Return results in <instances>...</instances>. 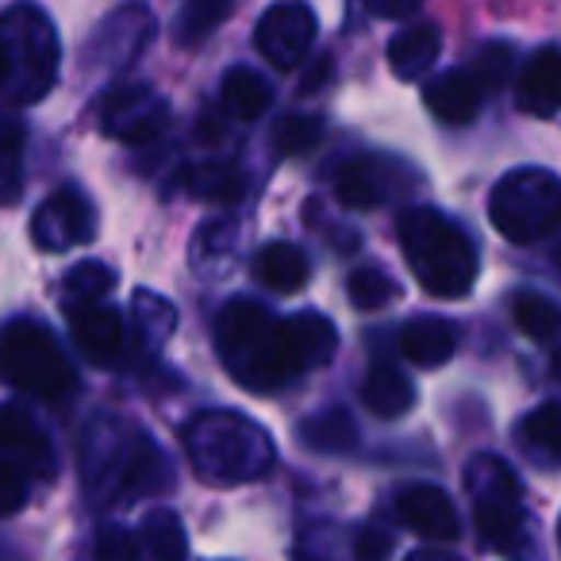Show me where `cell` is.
Returning <instances> with one entry per match:
<instances>
[{
  "mask_svg": "<svg viewBox=\"0 0 561 561\" xmlns=\"http://www.w3.org/2000/svg\"><path fill=\"white\" fill-rule=\"evenodd\" d=\"M397 239L423 293L438 300H461L477 280V247L438 208H404L397 216Z\"/></svg>",
  "mask_w": 561,
  "mask_h": 561,
  "instance_id": "cell-1",
  "label": "cell"
},
{
  "mask_svg": "<svg viewBox=\"0 0 561 561\" xmlns=\"http://www.w3.org/2000/svg\"><path fill=\"white\" fill-rule=\"evenodd\" d=\"M58 78V35L47 12L16 4L0 16V93L12 104H35Z\"/></svg>",
  "mask_w": 561,
  "mask_h": 561,
  "instance_id": "cell-2",
  "label": "cell"
},
{
  "mask_svg": "<svg viewBox=\"0 0 561 561\" xmlns=\"http://www.w3.org/2000/svg\"><path fill=\"white\" fill-rule=\"evenodd\" d=\"M185 450L196 473L216 484L254 481L273 461L270 435L234 412H208L188 423Z\"/></svg>",
  "mask_w": 561,
  "mask_h": 561,
  "instance_id": "cell-3",
  "label": "cell"
},
{
  "mask_svg": "<svg viewBox=\"0 0 561 561\" xmlns=\"http://www.w3.org/2000/svg\"><path fill=\"white\" fill-rule=\"evenodd\" d=\"M280 320L254 300H231L216 320V346L231 377L250 392H273L289 381L277 343Z\"/></svg>",
  "mask_w": 561,
  "mask_h": 561,
  "instance_id": "cell-4",
  "label": "cell"
},
{
  "mask_svg": "<svg viewBox=\"0 0 561 561\" xmlns=\"http://www.w3.org/2000/svg\"><path fill=\"white\" fill-rule=\"evenodd\" d=\"M0 381L47 404H58L78 389L70 358L55 331L39 320H12L0 328Z\"/></svg>",
  "mask_w": 561,
  "mask_h": 561,
  "instance_id": "cell-5",
  "label": "cell"
},
{
  "mask_svg": "<svg viewBox=\"0 0 561 561\" xmlns=\"http://www.w3.org/2000/svg\"><path fill=\"white\" fill-rule=\"evenodd\" d=\"M489 219L507 242H538L561 227V178L523 165L496 181Z\"/></svg>",
  "mask_w": 561,
  "mask_h": 561,
  "instance_id": "cell-6",
  "label": "cell"
},
{
  "mask_svg": "<svg viewBox=\"0 0 561 561\" xmlns=\"http://www.w3.org/2000/svg\"><path fill=\"white\" fill-rule=\"evenodd\" d=\"M466 489L473 496L477 530L489 546L496 550H515L527 530V512H523V489L519 477L492 454L473 458L466 469Z\"/></svg>",
  "mask_w": 561,
  "mask_h": 561,
  "instance_id": "cell-7",
  "label": "cell"
},
{
  "mask_svg": "<svg viewBox=\"0 0 561 561\" xmlns=\"http://www.w3.org/2000/svg\"><path fill=\"white\" fill-rule=\"evenodd\" d=\"M254 43L265 62L277 70H293L305 62V55L316 43V12L308 4H270L254 27Z\"/></svg>",
  "mask_w": 561,
  "mask_h": 561,
  "instance_id": "cell-8",
  "label": "cell"
},
{
  "mask_svg": "<svg viewBox=\"0 0 561 561\" xmlns=\"http://www.w3.org/2000/svg\"><path fill=\"white\" fill-rule=\"evenodd\" d=\"M93 234H96V211H93V204L85 201V193L73 185H66V188H58L55 196H47L32 219L35 247L50 250V254L81 247V242H89Z\"/></svg>",
  "mask_w": 561,
  "mask_h": 561,
  "instance_id": "cell-9",
  "label": "cell"
},
{
  "mask_svg": "<svg viewBox=\"0 0 561 561\" xmlns=\"http://www.w3.org/2000/svg\"><path fill=\"white\" fill-rule=\"evenodd\" d=\"M0 458L16 466L24 477H39V481H50L58 473L50 438L43 435L35 415L20 404H0Z\"/></svg>",
  "mask_w": 561,
  "mask_h": 561,
  "instance_id": "cell-10",
  "label": "cell"
},
{
  "mask_svg": "<svg viewBox=\"0 0 561 561\" xmlns=\"http://www.w3.org/2000/svg\"><path fill=\"white\" fill-rule=\"evenodd\" d=\"M101 119L112 139L147 142L165 127L170 108H165V101L150 85H119L116 93H108V101H104Z\"/></svg>",
  "mask_w": 561,
  "mask_h": 561,
  "instance_id": "cell-11",
  "label": "cell"
},
{
  "mask_svg": "<svg viewBox=\"0 0 561 561\" xmlns=\"http://www.w3.org/2000/svg\"><path fill=\"white\" fill-rule=\"evenodd\" d=\"M277 343H280V366H285V374H289V381H293V377L308 374V369L328 366L339 346V331L328 316L297 312V316H289V320H280Z\"/></svg>",
  "mask_w": 561,
  "mask_h": 561,
  "instance_id": "cell-12",
  "label": "cell"
},
{
  "mask_svg": "<svg viewBox=\"0 0 561 561\" xmlns=\"http://www.w3.org/2000/svg\"><path fill=\"white\" fill-rule=\"evenodd\" d=\"M400 181H404V170L389 158L377 154H362L351 158V162L339 165L335 173V196L346 208H377V204H389L392 196L400 193Z\"/></svg>",
  "mask_w": 561,
  "mask_h": 561,
  "instance_id": "cell-13",
  "label": "cell"
},
{
  "mask_svg": "<svg viewBox=\"0 0 561 561\" xmlns=\"http://www.w3.org/2000/svg\"><path fill=\"white\" fill-rule=\"evenodd\" d=\"M397 519L431 542H454L461 535L454 500L435 484H408L397 496Z\"/></svg>",
  "mask_w": 561,
  "mask_h": 561,
  "instance_id": "cell-14",
  "label": "cell"
},
{
  "mask_svg": "<svg viewBox=\"0 0 561 561\" xmlns=\"http://www.w3.org/2000/svg\"><path fill=\"white\" fill-rule=\"evenodd\" d=\"M484 85L477 81V73L469 66L461 70H446L423 89V104L431 108V116H438L443 124H469L477 119V112L484 108Z\"/></svg>",
  "mask_w": 561,
  "mask_h": 561,
  "instance_id": "cell-15",
  "label": "cell"
},
{
  "mask_svg": "<svg viewBox=\"0 0 561 561\" xmlns=\"http://www.w3.org/2000/svg\"><path fill=\"white\" fill-rule=\"evenodd\" d=\"M70 331L78 351L93 366H112L119 358V351H124V320H119V312H112L104 305L70 308Z\"/></svg>",
  "mask_w": 561,
  "mask_h": 561,
  "instance_id": "cell-16",
  "label": "cell"
},
{
  "mask_svg": "<svg viewBox=\"0 0 561 561\" xmlns=\"http://www.w3.org/2000/svg\"><path fill=\"white\" fill-rule=\"evenodd\" d=\"M515 104L527 116H558L561 112V47L535 50L519 73L515 85Z\"/></svg>",
  "mask_w": 561,
  "mask_h": 561,
  "instance_id": "cell-17",
  "label": "cell"
},
{
  "mask_svg": "<svg viewBox=\"0 0 561 561\" xmlns=\"http://www.w3.org/2000/svg\"><path fill=\"white\" fill-rule=\"evenodd\" d=\"M400 351L412 366L435 369L450 362L454 351H458V328L450 320H438V316H420L400 331Z\"/></svg>",
  "mask_w": 561,
  "mask_h": 561,
  "instance_id": "cell-18",
  "label": "cell"
},
{
  "mask_svg": "<svg viewBox=\"0 0 561 561\" xmlns=\"http://www.w3.org/2000/svg\"><path fill=\"white\" fill-rule=\"evenodd\" d=\"M438 47H443V35L435 24H412L404 32L392 35L389 43V66L400 81H415L435 66Z\"/></svg>",
  "mask_w": 561,
  "mask_h": 561,
  "instance_id": "cell-19",
  "label": "cell"
},
{
  "mask_svg": "<svg viewBox=\"0 0 561 561\" xmlns=\"http://www.w3.org/2000/svg\"><path fill=\"white\" fill-rule=\"evenodd\" d=\"M362 400L377 420H400L404 412H412L415 389L400 369L392 366H374L362 381Z\"/></svg>",
  "mask_w": 561,
  "mask_h": 561,
  "instance_id": "cell-20",
  "label": "cell"
},
{
  "mask_svg": "<svg viewBox=\"0 0 561 561\" xmlns=\"http://www.w3.org/2000/svg\"><path fill=\"white\" fill-rule=\"evenodd\" d=\"M254 270L273 293H300L308 285V277H312L308 254L300 247H289V242H270V247H262Z\"/></svg>",
  "mask_w": 561,
  "mask_h": 561,
  "instance_id": "cell-21",
  "label": "cell"
},
{
  "mask_svg": "<svg viewBox=\"0 0 561 561\" xmlns=\"http://www.w3.org/2000/svg\"><path fill=\"white\" fill-rule=\"evenodd\" d=\"M270 101H273L270 81H265L257 70H250V66H234V70L224 78V104L239 119H257L265 108H270Z\"/></svg>",
  "mask_w": 561,
  "mask_h": 561,
  "instance_id": "cell-22",
  "label": "cell"
},
{
  "mask_svg": "<svg viewBox=\"0 0 561 561\" xmlns=\"http://www.w3.org/2000/svg\"><path fill=\"white\" fill-rule=\"evenodd\" d=\"M142 550L150 561H185L188 558V535L173 512H150L142 523Z\"/></svg>",
  "mask_w": 561,
  "mask_h": 561,
  "instance_id": "cell-23",
  "label": "cell"
},
{
  "mask_svg": "<svg viewBox=\"0 0 561 561\" xmlns=\"http://www.w3.org/2000/svg\"><path fill=\"white\" fill-rule=\"evenodd\" d=\"M300 443H305L308 450L343 454L358 443V427H354V420L343 408H335V412H323V415H316V420H308L305 427H300Z\"/></svg>",
  "mask_w": 561,
  "mask_h": 561,
  "instance_id": "cell-24",
  "label": "cell"
},
{
  "mask_svg": "<svg viewBox=\"0 0 561 561\" xmlns=\"http://www.w3.org/2000/svg\"><path fill=\"white\" fill-rule=\"evenodd\" d=\"M512 320L527 339H553L561 331V308L542 293H515L512 297Z\"/></svg>",
  "mask_w": 561,
  "mask_h": 561,
  "instance_id": "cell-25",
  "label": "cell"
},
{
  "mask_svg": "<svg viewBox=\"0 0 561 561\" xmlns=\"http://www.w3.org/2000/svg\"><path fill=\"white\" fill-rule=\"evenodd\" d=\"M346 293H351V305L358 308V312H381V308L400 300V285L385 270H377V265L354 270L351 280H346Z\"/></svg>",
  "mask_w": 561,
  "mask_h": 561,
  "instance_id": "cell-26",
  "label": "cell"
},
{
  "mask_svg": "<svg viewBox=\"0 0 561 561\" xmlns=\"http://www.w3.org/2000/svg\"><path fill=\"white\" fill-rule=\"evenodd\" d=\"M185 185L193 196L211 204H234L247 193V178L231 165H196V170L185 173Z\"/></svg>",
  "mask_w": 561,
  "mask_h": 561,
  "instance_id": "cell-27",
  "label": "cell"
},
{
  "mask_svg": "<svg viewBox=\"0 0 561 561\" xmlns=\"http://www.w3.org/2000/svg\"><path fill=\"white\" fill-rule=\"evenodd\" d=\"M116 285V273L108 270L104 262H81L66 273V305L70 308H89L101 305L104 297Z\"/></svg>",
  "mask_w": 561,
  "mask_h": 561,
  "instance_id": "cell-28",
  "label": "cell"
},
{
  "mask_svg": "<svg viewBox=\"0 0 561 561\" xmlns=\"http://www.w3.org/2000/svg\"><path fill=\"white\" fill-rule=\"evenodd\" d=\"M227 16H231V4H224V0H193V4L181 9L178 24H173V39H178L181 47H201V43L216 32L219 20H227Z\"/></svg>",
  "mask_w": 561,
  "mask_h": 561,
  "instance_id": "cell-29",
  "label": "cell"
},
{
  "mask_svg": "<svg viewBox=\"0 0 561 561\" xmlns=\"http://www.w3.org/2000/svg\"><path fill=\"white\" fill-rule=\"evenodd\" d=\"M24 127L16 119L0 116V204L20 196V165H24Z\"/></svg>",
  "mask_w": 561,
  "mask_h": 561,
  "instance_id": "cell-30",
  "label": "cell"
},
{
  "mask_svg": "<svg viewBox=\"0 0 561 561\" xmlns=\"http://www.w3.org/2000/svg\"><path fill=\"white\" fill-rule=\"evenodd\" d=\"M523 446L546 454V458H561V400L535 408L523 420Z\"/></svg>",
  "mask_w": 561,
  "mask_h": 561,
  "instance_id": "cell-31",
  "label": "cell"
},
{
  "mask_svg": "<svg viewBox=\"0 0 561 561\" xmlns=\"http://www.w3.org/2000/svg\"><path fill=\"white\" fill-rule=\"evenodd\" d=\"M323 139V119L320 116H285L273 127V150L285 158L308 154L312 147H320Z\"/></svg>",
  "mask_w": 561,
  "mask_h": 561,
  "instance_id": "cell-32",
  "label": "cell"
},
{
  "mask_svg": "<svg viewBox=\"0 0 561 561\" xmlns=\"http://www.w3.org/2000/svg\"><path fill=\"white\" fill-rule=\"evenodd\" d=\"M469 70L477 73L484 93H492V89L504 85V78L512 73V47H507V43H484V47L473 55V66H469Z\"/></svg>",
  "mask_w": 561,
  "mask_h": 561,
  "instance_id": "cell-33",
  "label": "cell"
},
{
  "mask_svg": "<svg viewBox=\"0 0 561 561\" xmlns=\"http://www.w3.org/2000/svg\"><path fill=\"white\" fill-rule=\"evenodd\" d=\"M142 546L135 542L131 530L124 527H104L96 538V561H142Z\"/></svg>",
  "mask_w": 561,
  "mask_h": 561,
  "instance_id": "cell-34",
  "label": "cell"
},
{
  "mask_svg": "<svg viewBox=\"0 0 561 561\" xmlns=\"http://www.w3.org/2000/svg\"><path fill=\"white\" fill-rule=\"evenodd\" d=\"M392 546H397L392 530H385L381 523H369V527H362L358 538H354V558L358 561H389Z\"/></svg>",
  "mask_w": 561,
  "mask_h": 561,
  "instance_id": "cell-35",
  "label": "cell"
},
{
  "mask_svg": "<svg viewBox=\"0 0 561 561\" xmlns=\"http://www.w3.org/2000/svg\"><path fill=\"white\" fill-rule=\"evenodd\" d=\"M24 504H27V477L0 458V519H4V515H16Z\"/></svg>",
  "mask_w": 561,
  "mask_h": 561,
  "instance_id": "cell-36",
  "label": "cell"
},
{
  "mask_svg": "<svg viewBox=\"0 0 561 561\" xmlns=\"http://www.w3.org/2000/svg\"><path fill=\"white\" fill-rule=\"evenodd\" d=\"M369 12H374V16H381V20H408V16H415V4H385V0H374V4H369Z\"/></svg>",
  "mask_w": 561,
  "mask_h": 561,
  "instance_id": "cell-37",
  "label": "cell"
},
{
  "mask_svg": "<svg viewBox=\"0 0 561 561\" xmlns=\"http://www.w3.org/2000/svg\"><path fill=\"white\" fill-rule=\"evenodd\" d=\"M408 561H461V558L446 550H415V553H408Z\"/></svg>",
  "mask_w": 561,
  "mask_h": 561,
  "instance_id": "cell-38",
  "label": "cell"
},
{
  "mask_svg": "<svg viewBox=\"0 0 561 561\" xmlns=\"http://www.w3.org/2000/svg\"><path fill=\"white\" fill-rule=\"evenodd\" d=\"M558 270H561V247H558Z\"/></svg>",
  "mask_w": 561,
  "mask_h": 561,
  "instance_id": "cell-39",
  "label": "cell"
},
{
  "mask_svg": "<svg viewBox=\"0 0 561 561\" xmlns=\"http://www.w3.org/2000/svg\"><path fill=\"white\" fill-rule=\"evenodd\" d=\"M558 546H561V523H558Z\"/></svg>",
  "mask_w": 561,
  "mask_h": 561,
  "instance_id": "cell-40",
  "label": "cell"
}]
</instances>
